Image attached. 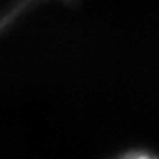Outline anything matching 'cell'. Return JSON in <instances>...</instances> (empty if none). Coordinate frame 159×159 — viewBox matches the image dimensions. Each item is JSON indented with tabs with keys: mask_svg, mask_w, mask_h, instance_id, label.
I'll return each mask as SVG.
<instances>
[{
	"mask_svg": "<svg viewBox=\"0 0 159 159\" xmlns=\"http://www.w3.org/2000/svg\"><path fill=\"white\" fill-rule=\"evenodd\" d=\"M122 159H156L152 156H147V154H131V156H125Z\"/></svg>",
	"mask_w": 159,
	"mask_h": 159,
	"instance_id": "obj_1",
	"label": "cell"
}]
</instances>
